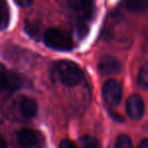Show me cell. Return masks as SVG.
I'll list each match as a JSON object with an SVG mask.
<instances>
[{
	"instance_id": "cell-1",
	"label": "cell",
	"mask_w": 148,
	"mask_h": 148,
	"mask_svg": "<svg viewBox=\"0 0 148 148\" xmlns=\"http://www.w3.org/2000/svg\"><path fill=\"white\" fill-rule=\"evenodd\" d=\"M60 81L66 86H75L83 79V73L80 67L74 62L62 60L54 66Z\"/></svg>"
},
{
	"instance_id": "cell-2",
	"label": "cell",
	"mask_w": 148,
	"mask_h": 148,
	"mask_svg": "<svg viewBox=\"0 0 148 148\" xmlns=\"http://www.w3.org/2000/svg\"><path fill=\"white\" fill-rule=\"evenodd\" d=\"M45 44L53 50L68 52L73 48V41L67 33L58 29H49L44 35Z\"/></svg>"
},
{
	"instance_id": "cell-3",
	"label": "cell",
	"mask_w": 148,
	"mask_h": 148,
	"mask_svg": "<svg viewBox=\"0 0 148 148\" xmlns=\"http://www.w3.org/2000/svg\"><path fill=\"white\" fill-rule=\"evenodd\" d=\"M122 86L120 82L115 79H109L103 86V97L108 105L115 107L120 103L122 99Z\"/></svg>"
},
{
	"instance_id": "cell-4",
	"label": "cell",
	"mask_w": 148,
	"mask_h": 148,
	"mask_svg": "<svg viewBox=\"0 0 148 148\" xmlns=\"http://www.w3.org/2000/svg\"><path fill=\"white\" fill-rule=\"evenodd\" d=\"M17 141L23 148H41L44 139L39 132L33 129H21L17 133Z\"/></svg>"
},
{
	"instance_id": "cell-5",
	"label": "cell",
	"mask_w": 148,
	"mask_h": 148,
	"mask_svg": "<svg viewBox=\"0 0 148 148\" xmlns=\"http://www.w3.org/2000/svg\"><path fill=\"white\" fill-rule=\"evenodd\" d=\"M126 111L131 119H141L144 114V103L142 97L136 93L130 95L126 103Z\"/></svg>"
},
{
	"instance_id": "cell-6",
	"label": "cell",
	"mask_w": 148,
	"mask_h": 148,
	"mask_svg": "<svg viewBox=\"0 0 148 148\" xmlns=\"http://www.w3.org/2000/svg\"><path fill=\"white\" fill-rule=\"evenodd\" d=\"M99 70L103 75L117 74L122 70V64L117 58L110 55H105L99 58Z\"/></svg>"
},
{
	"instance_id": "cell-7",
	"label": "cell",
	"mask_w": 148,
	"mask_h": 148,
	"mask_svg": "<svg viewBox=\"0 0 148 148\" xmlns=\"http://www.w3.org/2000/svg\"><path fill=\"white\" fill-rule=\"evenodd\" d=\"M19 109L25 118H33L38 112V103L31 97H23L19 103Z\"/></svg>"
},
{
	"instance_id": "cell-8",
	"label": "cell",
	"mask_w": 148,
	"mask_h": 148,
	"mask_svg": "<svg viewBox=\"0 0 148 148\" xmlns=\"http://www.w3.org/2000/svg\"><path fill=\"white\" fill-rule=\"evenodd\" d=\"M68 5L71 9L81 13L84 16L90 14L91 12V0H67Z\"/></svg>"
},
{
	"instance_id": "cell-9",
	"label": "cell",
	"mask_w": 148,
	"mask_h": 148,
	"mask_svg": "<svg viewBox=\"0 0 148 148\" xmlns=\"http://www.w3.org/2000/svg\"><path fill=\"white\" fill-rule=\"evenodd\" d=\"M7 73V90L14 91L19 88L21 85V78L15 73L12 72H6Z\"/></svg>"
},
{
	"instance_id": "cell-10",
	"label": "cell",
	"mask_w": 148,
	"mask_h": 148,
	"mask_svg": "<svg viewBox=\"0 0 148 148\" xmlns=\"http://www.w3.org/2000/svg\"><path fill=\"white\" fill-rule=\"evenodd\" d=\"M125 3L128 9L135 12L143 10L147 5L146 0H125Z\"/></svg>"
},
{
	"instance_id": "cell-11",
	"label": "cell",
	"mask_w": 148,
	"mask_h": 148,
	"mask_svg": "<svg viewBox=\"0 0 148 148\" xmlns=\"http://www.w3.org/2000/svg\"><path fill=\"white\" fill-rule=\"evenodd\" d=\"M138 83L143 89H148V63L141 67L138 74Z\"/></svg>"
},
{
	"instance_id": "cell-12",
	"label": "cell",
	"mask_w": 148,
	"mask_h": 148,
	"mask_svg": "<svg viewBox=\"0 0 148 148\" xmlns=\"http://www.w3.org/2000/svg\"><path fill=\"white\" fill-rule=\"evenodd\" d=\"M81 148H101L99 141L91 136H84L81 140Z\"/></svg>"
},
{
	"instance_id": "cell-13",
	"label": "cell",
	"mask_w": 148,
	"mask_h": 148,
	"mask_svg": "<svg viewBox=\"0 0 148 148\" xmlns=\"http://www.w3.org/2000/svg\"><path fill=\"white\" fill-rule=\"evenodd\" d=\"M116 148H134L131 138L127 135H120L116 141Z\"/></svg>"
},
{
	"instance_id": "cell-14",
	"label": "cell",
	"mask_w": 148,
	"mask_h": 148,
	"mask_svg": "<svg viewBox=\"0 0 148 148\" xmlns=\"http://www.w3.org/2000/svg\"><path fill=\"white\" fill-rule=\"evenodd\" d=\"M7 89V73L0 71V91Z\"/></svg>"
},
{
	"instance_id": "cell-15",
	"label": "cell",
	"mask_w": 148,
	"mask_h": 148,
	"mask_svg": "<svg viewBox=\"0 0 148 148\" xmlns=\"http://www.w3.org/2000/svg\"><path fill=\"white\" fill-rule=\"evenodd\" d=\"M59 148H77V146L72 141H70V140L64 139V140H62L61 143H60Z\"/></svg>"
},
{
	"instance_id": "cell-16",
	"label": "cell",
	"mask_w": 148,
	"mask_h": 148,
	"mask_svg": "<svg viewBox=\"0 0 148 148\" xmlns=\"http://www.w3.org/2000/svg\"><path fill=\"white\" fill-rule=\"evenodd\" d=\"M27 32L32 36H37L39 34V29L36 25H32V23H27Z\"/></svg>"
},
{
	"instance_id": "cell-17",
	"label": "cell",
	"mask_w": 148,
	"mask_h": 148,
	"mask_svg": "<svg viewBox=\"0 0 148 148\" xmlns=\"http://www.w3.org/2000/svg\"><path fill=\"white\" fill-rule=\"evenodd\" d=\"M15 2L21 7H29L33 4L34 0H15Z\"/></svg>"
},
{
	"instance_id": "cell-18",
	"label": "cell",
	"mask_w": 148,
	"mask_h": 148,
	"mask_svg": "<svg viewBox=\"0 0 148 148\" xmlns=\"http://www.w3.org/2000/svg\"><path fill=\"white\" fill-rule=\"evenodd\" d=\"M138 148H148V139H143L139 144Z\"/></svg>"
},
{
	"instance_id": "cell-19",
	"label": "cell",
	"mask_w": 148,
	"mask_h": 148,
	"mask_svg": "<svg viewBox=\"0 0 148 148\" xmlns=\"http://www.w3.org/2000/svg\"><path fill=\"white\" fill-rule=\"evenodd\" d=\"M0 148H6V142L1 137H0Z\"/></svg>"
},
{
	"instance_id": "cell-20",
	"label": "cell",
	"mask_w": 148,
	"mask_h": 148,
	"mask_svg": "<svg viewBox=\"0 0 148 148\" xmlns=\"http://www.w3.org/2000/svg\"><path fill=\"white\" fill-rule=\"evenodd\" d=\"M6 16V15L3 13V9H2V5H1V3H0V17H4Z\"/></svg>"
}]
</instances>
